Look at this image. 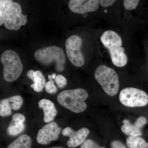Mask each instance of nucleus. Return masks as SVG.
<instances>
[{
	"mask_svg": "<svg viewBox=\"0 0 148 148\" xmlns=\"http://www.w3.org/2000/svg\"><path fill=\"white\" fill-rule=\"evenodd\" d=\"M101 42L108 50L112 62L118 67L125 66L127 62V55L122 47V40L119 35L114 31H106L101 38Z\"/></svg>",
	"mask_w": 148,
	"mask_h": 148,
	"instance_id": "obj_1",
	"label": "nucleus"
},
{
	"mask_svg": "<svg viewBox=\"0 0 148 148\" xmlns=\"http://www.w3.org/2000/svg\"><path fill=\"white\" fill-rule=\"evenodd\" d=\"M88 93L81 88L65 90L57 96L59 104L66 108L75 113L84 112L87 108L85 101L88 98Z\"/></svg>",
	"mask_w": 148,
	"mask_h": 148,
	"instance_id": "obj_2",
	"label": "nucleus"
},
{
	"mask_svg": "<svg viewBox=\"0 0 148 148\" xmlns=\"http://www.w3.org/2000/svg\"><path fill=\"white\" fill-rule=\"evenodd\" d=\"M1 61L3 66V77L6 81H14L21 75L23 66L18 53L8 50L2 54Z\"/></svg>",
	"mask_w": 148,
	"mask_h": 148,
	"instance_id": "obj_3",
	"label": "nucleus"
},
{
	"mask_svg": "<svg viewBox=\"0 0 148 148\" xmlns=\"http://www.w3.org/2000/svg\"><path fill=\"white\" fill-rule=\"evenodd\" d=\"M95 79L110 96L116 95L119 88V79L116 72L106 65H101L96 69Z\"/></svg>",
	"mask_w": 148,
	"mask_h": 148,
	"instance_id": "obj_4",
	"label": "nucleus"
},
{
	"mask_svg": "<svg viewBox=\"0 0 148 148\" xmlns=\"http://www.w3.org/2000/svg\"><path fill=\"white\" fill-rule=\"evenodd\" d=\"M34 56L36 60L43 65L55 63L57 71L62 72L65 69L66 56L63 49L58 47L51 46L43 49H38Z\"/></svg>",
	"mask_w": 148,
	"mask_h": 148,
	"instance_id": "obj_5",
	"label": "nucleus"
},
{
	"mask_svg": "<svg viewBox=\"0 0 148 148\" xmlns=\"http://www.w3.org/2000/svg\"><path fill=\"white\" fill-rule=\"evenodd\" d=\"M119 100L123 105L127 107H144L148 104V95L143 90L135 88L128 87L121 91Z\"/></svg>",
	"mask_w": 148,
	"mask_h": 148,
	"instance_id": "obj_6",
	"label": "nucleus"
},
{
	"mask_svg": "<svg viewBox=\"0 0 148 148\" xmlns=\"http://www.w3.org/2000/svg\"><path fill=\"white\" fill-rule=\"evenodd\" d=\"M27 22V15L22 13L20 5L17 2H12L8 9L5 18L4 25L6 29L18 31L21 26Z\"/></svg>",
	"mask_w": 148,
	"mask_h": 148,
	"instance_id": "obj_7",
	"label": "nucleus"
},
{
	"mask_svg": "<svg viewBox=\"0 0 148 148\" xmlns=\"http://www.w3.org/2000/svg\"><path fill=\"white\" fill-rule=\"evenodd\" d=\"M82 40L80 37L73 35L67 39L65 43L68 58L74 66L81 67L84 64V56L82 52Z\"/></svg>",
	"mask_w": 148,
	"mask_h": 148,
	"instance_id": "obj_8",
	"label": "nucleus"
},
{
	"mask_svg": "<svg viewBox=\"0 0 148 148\" xmlns=\"http://www.w3.org/2000/svg\"><path fill=\"white\" fill-rule=\"evenodd\" d=\"M61 128L54 122H51L43 126L38 132L36 137L37 142L42 145H47L51 142L57 140Z\"/></svg>",
	"mask_w": 148,
	"mask_h": 148,
	"instance_id": "obj_9",
	"label": "nucleus"
},
{
	"mask_svg": "<svg viewBox=\"0 0 148 148\" xmlns=\"http://www.w3.org/2000/svg\"><path fill=\"white\" fill-rule=\"evenodd\" d=\"M90 133L89 130L86 127L81 128L77 131H74L70 127H66L62 130L64 136L70 138L67 142V146L71 148L77 147L85 141L88 135Z\"/></svg>",
	"mask_w": 148,
	"mask_h": 148,
	"instance_id": "obj_10",
	"label": "nucleus"
},
{
	"mask_svg": "<svg viewBox=\"0 0 148 148\" xmlns=\"http://www.w3.org/2000/svg\"><path fill=\"white\" fill-rule=\"evenodd\" d=\"M99 4V0H70L69 6L72 12L84 14L97 10Z\"/></svg>",
	"mask_w": 148,
	"mask_h": 148,
	"instance_id": "obj_11",
	"label": "nucleus"
},
{
	"mask_svg": "<svg viewBox=\"0 0 148 148\" xmlns=\"http://www.w3.org/2000/svg\"><path fill=\"white\" fill-rule=\"evenodd\" d=\"M25 120V117L22 114L16 113L14 114L12 120L7 130L8 135L15 136L23 132L25 128L24 123Z\"/></svg>",
	"mask_w": 148,
	"mask_h": 148,
	"instance_id": "obj_12",
	"label": "nucleus"
},
{
	"mask_svg": "<svg viewBox=\"0 0 148 148\" xmlns=\"http://www.w3.org/2000/svg\"><path fill=\"white\" fill-rule=\"evenodd\" d=\"M39 108L43 111L44 121L46 123L53 121L56 116L57 111L55 105L50 100L42 99L38 102Z\"/></svg>",
	"mask_w": 148,
	"mask_h": 148,
	"instance_id": "obj_13",
	"label": "nucleus"
},
{
	"mask_svg": "<svg viewBox=\"0 0 148 148\" xmlns=\"http://www.w3.org/2000/svg\"><path fill=\"white\" fill-rule=\"evenodd\" d=\"M27 76L34 82L31 87L37 92H40L43 90L45 84L46 80L42 73L39 71H35L30 70L27 73Z\"/></svg>",
	"mask_w": 148,
	"mask_h": 148,
	"instance_id": "obj_14",
	"label": "nucleus"
},
{
	"mask_svg": "<svg viewBox=\"0 0 148 148\" xmlns=\"http://www.w3.org/2000/svg\"><path fill=\"white\" fill-rule=\"evenodd\" d=\"M32 138L27 134L21 135L10 143L7 148H31Z\"/></svg>",
	"mask_w": 148,
	"mask_h": 148,
	"instance_id": "obj_15",
	"label": "nucleus"
},
{
	"mask_svg": "<svg viewBox=\"0 0 148 148\" xmlns=\"http://www.w3.org/2000/svg\"><path fill=\"white\" fill-rule=\"evenodd\" d=\"M123 125L121 127L122 131L125 135L133 137H139L142 135L141 130L137 128L134 124H131L128 120L123 121Z\"/></svg>",
	"mask_w": 148,
	"mask_h": 148,
	"instance_id": "obj_16",
	"label": "nucleus"
},
{
	"mask_svg": "<svg viewBox=\"0 0 148 148\" xmlns=\"http://www.w3.org/2000/svg\"><path fill=\"white\" fill-rule=\"evenodd\" d=\"M126 144L130 148H148V143L138 137L129 136L126 140Z\"/></svg>",
	"mask_w": 148,
	"mask_h": 148,
	"instance_id": "obj_17",
	"label": "nucleus"
},
{
	"mask_svg": "<svg viewBox=\"0 0 148 148\" xmlns=\"http://www.w3.org/2000/svg\"><path fill=\"white\" fill-rule=\"evenodd\" d=\"M12 108L8 98L0 101V116L3 117L9 116L12 114Z\"/></svg>",
	"mask_w": 148,
	"mask_h": 148,
	"instance_id": "obj_18",
	"label": "nucleus"
},
{
	"mask_svg": "<svg viewBox=\"0 0 148 148\" xmlns=\"http://www.w3.org/2000/svg\"><path fill=\"white\" fill-rule=\"evenodd\" d=\"M12 2V0H0V26L4 24L7 11Z\"/></svg>",
	"mask_w": 148,
	"mask_h": 148,
	"instance_id": "obj_19",
	"label": "nucleus"
},
{
	"mask_svg": "<svg viewBox=\"0 0 148 148\" xmlns=\"http://www.w3.org/2000/svg\"><path fill=\"white\" fill-rule=\"evenodd\" d=\"M12 110H17L21 108L23 103V99L20 95H14L8 98Z\"/></svg>",
	"mask_w": 148,
	"mask_h": 148,
	"instance_id": "obj_20",
	"label": "nucleus"
},
{
	"mask_svg": "<svg viewBox=\"0 0 148 148\" xmlns=\"http://www.w3.org/2000/svg\"><path fill=\"white\" fill-rule=\"evenodd\" d=\"M49 81L46 83L45 88L46 92L49 94H53L57 92L58 89L54 84L55 81H53L52 77L51 75L48 76Z\"/></svg>",
	"mask_w": 148,
	"mask_h": 148,
	"instance_id": "obj_21",
	"label": "nucleus"
},
{
	"mask_svg": "<svg viewBox=\"0 0 148 148\" xmlns=\"http://www.w3.org/2000/svg\"><path fill=\"white\" fill-rule=\"evenodd\" d=\"M140 0H123L124 8L127 10L135 9L138 6Z\"/></svg>",
	"mask_w": 148,
	"mask_h": 148,
	"instance_id": "obj_22",
	"label": "nucleus"
},
{
	"mask_svg": "<svg viewBox=\"0 0 148 148\" xmlns=\"http://www.w3.org/2000/svg\"><path fill=\"white\" fill-rule=\"evenodd\" d=\"M55 82L57 84L59 88H63L66 86L67 84V79L66 78L61 75L56 76L55 79Z\"/></svg>",
	"mask_w": 148,
	"mask_h": 148,
	"instance_id": "obj_23",
	"label": "nucleus"
},
{
	"mask_svg": "<svg viewBox=\"0 0 148 148\" xmlns=\"http://www.w3.org/2000/svg\"><path fill=\"white\" fill-rule=\"evenodd\" d=\"M80 148H104L100 147L93 140L88 139L85 140Z\"/></svg>",
	"mask_w": 148,
	"mask_h": 148,
	"instance_id": "obj_24",
	"label": "nucleus"
},
{
	"mask_svg": "<svg viewBox=\"0 0 148 148\" xmlns=\"http://www.w3.org/2000/svg\"><path fill=\"white\" fill-rule=\"evenodd\" d=\"M147 120L145 117L141 116L136 120L134 124L137 128L141 129L147 123Z\"/></svg>",
	"mask_w": 148,
	"mask_h": 148,
	"instance_id": "obj_25",
	"label": "nucleus"
},
{
	"mask_svg": "<svg viewBox=\"0 0 148 148\" xmlns=\"http://www.w3.org/2000/svg\"><path fill=\"white\" fill-rule=\"evenodd\" d=\"M99 1L101 6L103 8H107L113 5L116 0H99Z\"/></svg>",
	"mask_w": 148,
	"mask_h": 148,
	"instance_id": "obj_26",
	"label": "nucleus"
},
{
	"mask_svg": "<svg viewBox=\"0 0 148 148\" xmlns=\"http://www.w3.org/2000/svg\"><path fill=\"white\" fill-rule=\"evenodd\" d=\"M111 148H126L125 146L118 140H114L111 143Z\"/></svg>",
	"mask_w": 148,
	"mask_h": 148,
	"instance_id": "obj_27",
	"label": "nucleus"
},
{
	"mask_svg": "<svg viewBox=\"0 0 148 148\" xmlns=\"http://www.w3.org/2000/svg\"><path fill=\"white\" fill-rule=\"evenodd\" d=\"M51 76L52 77V78L53 79H55L56 77V74L55 73H53L51 75Z\"/></svg>",
	"mask_w": 148,
	"mask_h": 148,
	"instance_id": "obj_28",
	"label": "nucleus"
},
{
	"mask_svg": "<svg viewBox=\"0 0 148 148\" xmlns=\"http://www.w3.org/2000/svg\"><path fill=\"white\" fill-rule=\"evenodd\" d=\"M49 148H63L61 147H51Z\"/></svg>",
	"mask_w": 148,
	"mask_h": 148,
	"instance_id": "obj_29",
	"label": "nucleus"
}]
</instances>
